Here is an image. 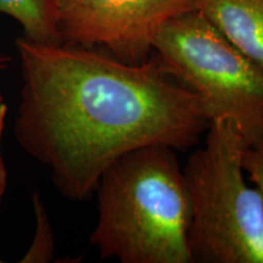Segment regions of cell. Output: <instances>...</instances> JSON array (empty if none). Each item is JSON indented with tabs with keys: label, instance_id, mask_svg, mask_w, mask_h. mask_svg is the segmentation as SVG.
I'll return each mask as SVG.
<instances>
[{
	"label": "cell",
	"instance_id": "obj_9",
	"mask_svg": "<svg viewBox=\"0 0 263 263\" xmlns=\"http://www.w3.org/2000/svg\"><path fill=\"white\" fill-rule=\"evenodd\" d=\"M242 167L249 174V179L263 195V138L246 147Z\"/></svg>",
	"mask_w": 263,
	"mask_h": 263
},
{
	"label": "cell",
	"instance_id": "obj_8",
	"mask_svg": "<svg viewBox=\"0 0 263 263\" xmlns=\"http://www.w3.org/2000/svg\"><path fill=\"white\" fill-rule=\"evenodd\" d=\"M33 209L35 217V233L32 244L22 257V263H47L54 258L55 241L51 221L38 193L33 194Z\"/></svg>",
	"mask_w": 263,
	"mask_h": 263
},
{
	"label": "cell",
	"instance_id": "obj_4",
	"mask_svg": "<svg viewBox=\"0 0 263 263\" xmlns=\"http://www.w3.org/2000/svg\"><path fill=\"white\" fill-rule=\"evenodd\" d=\"M154 52L199 99L210 121H230L248 144L263 138V70L199 10L170 20Z\"/></svg>",
	"mask_w": 263,
	"mask_h": 263
},
{
	"label": "cell",
	"instance_id": "obj_7",
	"mask_svg": "<svg viewBox=\"0 0 263 263\" xmlns=\"http://www.w3.org/2000/svg\"><path fill=\"white\" fill-rule=\"evenodd\" d=\"M0 14L14 18L28 41L61 44L54 25V0H0Z\"/></svg>",
	"mask_w": 263,
	"mask_h": 263
},
{
	"label": "cell",
	"instance_id": "obj_12",
	"mask_svg": "<svg viewBox=\"0 0 263 263\" xmlns=\"http://www.w3.org/2000/svg\"><path fill=\"white\" fill-rule=\"evenodd\" d=\"M0 262H3V261H2V258H0Z\"/></svg>",
	"mask_w": 263,
	"mask_h": 263
},
{
	"label": "cell",
	"instance_id": "obj_5",
	"mask_svg": "<svg viewBox=\"0 0 263 263\" xmlns=\"http://www.w3.org/2000/svg\"><path fill=\"white\" fill-rule=\"evenodd\" d=\"M200 0H54L61 44L103 50L127 64L154 54L164 24L196 10Z\"/></svg>",
	"mask_w": 263,
	"mask_h": 263
},
{
	"label": "cell",
	"instance_id": "obj_6",
	"mask_svg": "<svg viewBox=\"0 0 263 263\" xmlns=\"http://www.w3.org/2000/svg\"><path fill=\"white\" fill-rule=\"evenodd\" d=\"M197 10L263 70V0H200Z\"/></svg>",
	"mask_w": 263,
	"mask_h": 263
},
{
	"label": "cell",
	"instance_id": "obj_11",
	"mask_svg": "<svg viewBox=\"0 0 263 263\" xmlns=\"http://www.w3.org/2000/svg\"><path fill=\"white\" fill-rule=\"evenodd\" d=\"M10 61H11V59H10L8 55L0 52V74H2L3 72H4L6 68H8Z\"/></svg>",
	"mask_w": 263,
	"mask_h": 263
},
{
	"label": "cell",
	"instance_id": "obj_10",
	"mask_svg": "<svg viewBox=\"0 0 263 263\" xmlns=\"http://www.w3.org/2000/svg\"><path fill=\"white\" fill-rule=\"evenodd\" d=\"M6 115H8V105H6L4 97L0 94V205H2L3 195H4L6 189V180H8V173H6L4 159L2 154V140L3 134H4Z\"/></svg>",
	"mask_w": 263,
	"mask_h": 263
},
{
	"label": "cell",
	"instance_id": "obj_2",
	"mask_svg": "<svg viewBox=\"0 0 263 263\" xmlns=\"http://www.w3.org/2000/svg\"><path fill=\"white\" fill-rule=\"evenodd\" d=\"M177 150L150 145L130 151L99 180L98 218L90 245L121 263H194L190 205Z\"/></svg>",
	"mask_w": 263,
	"mask_h": 263
},
{
	"label": "cell",
	"instance_id": "obj_3",
	"mask_svg": "<svg viewBox=\"0 0 263 263\" xmlns=\"http://www.w3.org/2000/svg\"><path fill=\"white\" fill-rule=\"evenodd\" d=\"M183 167L194 263H263V195L246 182L248 141L230 121L210 123Z\"/></svg>",
	"mask_w": 263,
	"mask_h": 263
},
{
	"label": "cell",
	"instance_id": "obj_1",
	"mask_svg": "<svg viewBox=\"0 0 263 263\" xmlns=\"http://www.w3.org/2000/svg\"><path fill=\"white\" fill-rule=\"evenodd\" d=\"M16 50V140L71 201L93 195L105 171L130 151H185L209 129L199 99L155 52L127 64L99 49L24 37Z\"/></svg>",
	"mask_w": 263,
	"mask_h": 263
}]
</instances>
